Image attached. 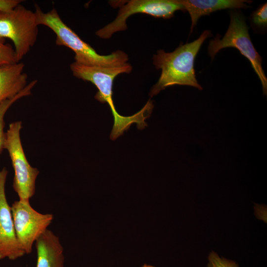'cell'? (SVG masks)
<instances>
[{
  "label": "cell",
  "instance_id": "277c9868",
  "mask_svg": "<svg viewBox=\"0 0 267 267\" xmlns=\"http://www.w3.org/2000/svg\"><path fill=\"white\" fill-rule=\"evenodd\" d=\"M249 27L244 16L236 9L230 12V23L224 36L221 39L218 35L210 40L208 52L212 59L221 49L234 47L250 62L253 69L259 78L263 94L267 93V78L262 67V57L257 51L250 37Z\"/></svg>",
  "mask_w": 267,
  "mask_h": 267
},
{
  "label": "cell",
  "instance_id": "2e32d148",
  "mask_svg": "<svg viewBox=\"0 0 267 267\" xmlns=\"http://www.w3.org/2000/svg\"><path fill=\"white\" fill-rule=\"evenodd\" d=\"M208 261V267H238L234 261L221 258L214 252L209 254Z\"/></svg>",
  "mask_w": 267,
  "mask_h": 267
},
{
  "label": "cell",
  "instance_id": "e0dca14e",
  "mask_svg": "<svg viewBox=\"0 0 267 267\" xmlns=\"http://www.w3.org/2000/svg\"><path fill=\"white\" fill-rule=\"evenodd\" d=\"M22 0H0V10H9L18 4L21 3Z\"/></svg>",
  "mask_w": 267,
  "mask_h": 267
},
{
  "label": "cell",
  "instance_id": "5b68a950",
  "mask_svg": "<svg viewBox=\"0 0 267 267\" xmlns=\"http://www.w3.org/2000/svg\"><path fill=\"white\" fill-rule=\"evenodd\" d=\"M39 26L35 11L21 3L9 10H0V38L13 42L18 62L36 43Z\"/></svg>",
  "mask_w": 267,
  "mask_h": 267
},
{
  "label": "cell",
  "instance_id": "ba28073f",
  "mask_svg": "<svg viewBox=\"0 0 267 267\" xmlns=\"http://www.w3.org/2000/svg\"><path fill=\"white\" fill-rule=\"evenodd\" d=\"M11 210L19 246L25 254H30L34 243L47 229L53 216L38 212L32 208L29 201H16Z\"/></svg>",
  "mask_w": 267,
  "mask_h": 267
},
{
  "label": "cell",
  "instance_id": "8992f818",
  "mask_svg": "<svg viewBox=\"0 0 267 267\" xmlns=\"http://www.w3.org/2000/svg\"><path fill=\"white\" fill-rule=\"evenodd\" d=\"M21 121L11 123L5 133L4 149L8 152L14 171L13 188L19 200L29 201L35 194L39 171L32 167L24 152L20 139Z\"/></svg>",
  "mask_w": 267,
  "mask_h": 267
},
{
  "label": "cell",
  "instance_id": "7c38bea8",
  "mask_svg": "<svg viewBox=\"0 0 267 267\" xmlns=\"http://www.w3.org/2000/svg\"><path fill=\"white\" fill-rule=\"evenodd\" d=\"M24 67L22 62L0 66V104L15 96L27 85Z\"/></svg>",
  "mask_w": 267,
  "mask_h": 267
},
{
  "label": "cell",
  "instance_id": "30bf717a",
  "mask_svg": "<svg viewBox=\"0 0 267 267\" xmlns=\"http://www.w3.org/2000/svg\"><path fill=\"white\" fill-rule=\"evenodd\" d=\"M189 14L191 21L190 33L202 16L218 10L230 8H246L252 1L245 0H178Z\"/></svg>",
  "mask_w": 267,
  "mask_h": 267
},
{
  "label": "cell",
  "instance_id": "52a82bcc",
  "mask_svg": "<svg viewBox=\"0 0 267 267\" xmlns=\"http://www.w3.org/2000/svg\"><path fill=\"white\" fill-rule=\"evenodd\" d=\"M117 2L119 10L116 18L98 30L95 34L102 39H109L116 32L126 30L127 19L136 13H144L158 18H170L178 10H184L178 0H131Z\"/></svg>",
  "mask_w": 267,
  "mask_h": 267
},
{
  "label": "cell",
  "instance_id": "ac0fdd59",
  "mask_svg": "<svg viewBox=\"0 0 267 267\" xmlns=\"http://www.w3.org/2000/svg\"><path fill=\"white\" fill-rule=\"evenodd\" d=\"M154 267L152 266H151V265H147V264H144V265H143L142 267Z\"/></svg>",
  "mask_w": 267,
  "mask_h": 267
},
{
  "label": "cell",
  "instance_id": "3957f363",
  "mask_svg": "<svg viewBox=\"0 0 267 267\" xmlns=\"http://www.w3.org/2000/svg\"><path fill=\"white\" fill-rule=\"evenodd\" d=\"M35 7L38 25L45 26L54 32L57 45L66 46L74 52L75 62L88 65L115 66L125 64L128 60L127 54L120 50L106 55L97 53L63 22L54 7L46 12L38 4Z\"/></svg>",
  "mask_w": 267,
  "mask_h": 267
},
{
  "label": "cell",
  "instance_id": "5bb4252c",
  "mask_svg": "<svg viewBox=\"0 0 267 267\" xmlns=\"http://www.w3.org/2000/svg\"><path fill=\"white\" fill-rule=\"evenodd\" d=\"M17 62L14 48L5 43V39L0 38V66Z\"/></svg>",
  "mask_w": 267,
  "mask_h": 267
},
{
  "label": "cell",
  "instance_id": "7a4b0ae2",
  "mask_svg": "<svg viewBox=\"0 0 267 267\" xmlns=\"http://www.w3.org/2000/svg\"><path fill=\"white\" fill-rule=\"evenodd\" d=\"M211 35L210 30H205L197 39L180 45L173 52H166L163 49L157 51L153 55V63L157 69L161 70V73L157 83L151 89L150 97L177 85L202 90L196 78L194 61L202 44Z\"/></svg>",
  "mask_w": 267,
  "mask_h": 267
},
{
  "label": "cell",
  "instance_id": "6da1fadb",
  "mask_svg": "<svg viewBox=\"0 0 267 267\" xmlns=\"http://www.w3.org/2000/svg\"><path fill=\"white\" fill-rule=\"evenodd\" d=\"M70 70L75 77L91 82L98 89L94 98L101 103L109 106L114 118V124L110 135L114 140L123 134L131 125L135 123L137 128L142 130L146 126L145 112L141 109L130 116H124L116 111L112 99V87L114 79L119 74L129 73L132 66L128 63L115 66L88 65L73 62L70 65Z\"/></svg>",
  "mask_w": 267,
  "mask_h": 267
},
{
  "label": "cell",
  "instance_id": "9c48e42d",
  "mask_svg": "<svg viewBox=\"0 0 267 267\" xmlns=\"http://www.w3.org/2000/svg\"><path fill=\"white\" fill-rule=\"evenodd\" d=\"M8 171H0V260H15L25 255L17 239L14 222L5 191Z\"/></svg>",
  "mask_w": 267,
  "mask_h": 267
},
{
  "label": "cell",
  "instance_id": "4fadbf2b",
  "mask_svg": "<svg viewBox=\"0 0 267 267\" xmlns=\"http://www.w3.org/2000/svg\"><path fill=\"white\" fill-rule=\"evenodd\" d=\"M38 81H32L17 95L12 98L4 100L0 104V153L4 149L5 133L4 132V116L10 107L19 99L30 95L32 90L37 84Z\"/></svg>",
  "mask_w": 267,
  "mask_h": 267
},
{
  "label": "cell",
  "instance_id": "9a60e30c",
  "mask_svg": "<svg viewBox=\"0 0 267 267\" xmlns=\"http://www.w3.org/2000/svg\"><path fill=\"white\" fill-rule=\"evenodd\" d=\"M251 21L253 26L260 29H265L267 25V4L261 5L251 15Z\"/></svg>",
  "mask_w": 267,
  "mask_h": 267
},
{
  "label": "cell",
  "instance_id": "8fae6325",
  "mask_svg": "<svg viewBox=\"0 0 267 267\" xmlns=\"http://www.w3.org/2000/svg\"><path fill=\"white\" fill-rule=\"evenodd\" d=\"M36 267H63V248L59 238L47 229L35 241Z\"/></svg>",
  "mask_w": 267,
  "mask_h": 267
}]
</instances>
